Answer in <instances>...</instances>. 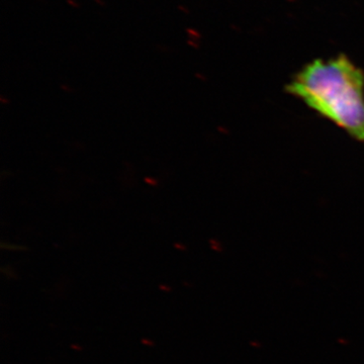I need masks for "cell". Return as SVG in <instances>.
Here are the masks:
<instances>
[{
	"instance_id": "obj_1",
	"label": "cell",
	"mask_w": 364,
	"mask_h": 364,
	"mask_svg": "<svg viewBox=\"0 0 364 364\" xmlns=\"http://www.w3.org/2000/svg\"><path fill=\"white\" fill-rule=\"evenodd\" d=\"M287 90L364 142V72L348 57L314 60L294 76Z\"/></svg>"
}]
</instances>
